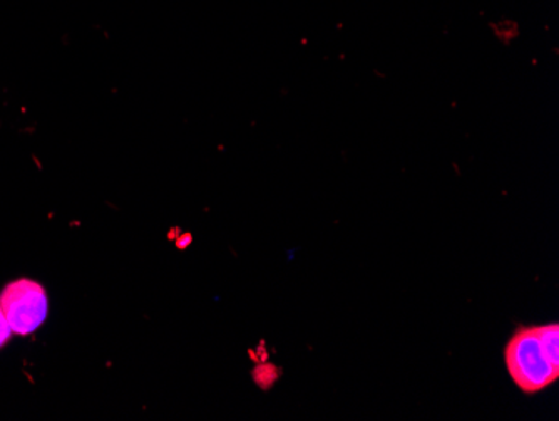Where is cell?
<instances>
[{
    "mask_svg": "<svg viewBox=\"0 0 559 421\" xmlns=\"http://www.w3.org/2000/svg\"><path fill=\"white\" fill-rule=\"evenodd\" d=\"M506 366L524 393H538L559 378V326L521 328L506 346Z\"/></svg>",
    "mask_w": 559,
    "mask_h": 421,
    "instance_id": "cell-1",
    "label": "cell"
},
{
    "mask_svg": "<svg viewBox=\"0 0 559 421\" xmlns=\"http://www.w3.org/2000/svg\"><path fill=\"white\" fill-rule=\"evenodd\" d=\"M0 306L4 309L12 332L19 336L37 331L44 325L49 311L46 289L31 279L11 282L0 294Z\"/></svg>",
    "mask_w": 559,
    "mask_h": 421,
    "instance_id": "cell-2",
    "label": "cell"
},
{
    "mask_svg": "<svg viewBox=\"0 0 559 421\" xmlns=\"http://www.w3.org/2000/svg\"><path fill=\"white\" fill-rule=\"evenodd\" d=\"M12 328L9 326L8 317H5L4 309L0 306V348L11 339Z\"/></svg>",
    "mask_w": 559,
    "mask_h": 421,
    "instance_id": "cell-3",
    "label": "cell"
}]
</instances>
